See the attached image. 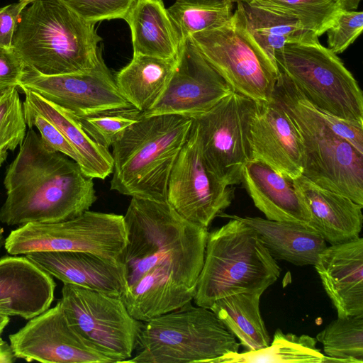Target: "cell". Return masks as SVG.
<instances>
[{"mask_svg": "<svg viewBox=\"0 0 363 363\" xmlns=\"http://www.w3.org/2000/svg\"><path fill=\"white\" fill-rule=\"evenodd\" d=\"M127 242L118 258L121 299L146 322L191 302L202 269L208 229L182 218L166 201L132 197L123 216Z\"/></svg>", "mask_w": 363, "mask_h": 363, "instance_id": "obj_1", "label": "cell"}, {"mask_svg": "<svg viewBox=\"0 0 363 363\" xmlns=\"http://www.w3.org/2000/svg\"><path fill=\"white\" fill-rule=\"evenodd\" d=\"M4 184L6 199L0 221L7 225L67 220L96 200L93 179L77 162L50 149L33 128L8 166Z\"/></svg>", "mask_w": 363, "mask_h": 363, "instance_id": "obj_2", "label": "cell"}, {"mask_svg": "<svg viewBox=\"0 0 363 363\" xmlns=\"http://www.w3.org/2000/svg\"><path fill=\"white\" fill-rule=\"evenodd\" d=\"M95 24L57 0H34L20 14L12 48L26 69L43 75L85 72L102 56Z\"/></svg>", "mask_w": 363, "mask_h": 363, "instance_id": "obj_3", "label": "cell"}, {"mask_svg": "<svg viewBox=\"0 0 363 363\" xmlns=\"http://www.w3.org/2000/svg\"><path fill=\"white\" fill-rule=\"evenodd\" d=\"M192 122L179 115L143 116L127 128L112 145L111 189L166 201L169 177Z\"/></svg>", "mask_w": 363, "mask_h": 363, "instance_id": "obj_4", "label": "cell"}, {"mask_svg": "<svg viewBox=\"0 0 363 363\" xmlns=\"http://www.w3.org/2000/svg\"><path fill=\"white\" fill-rule=\"evenodd\" d=\"M273 99L298 131L303 150L301 175L363 206V153L335 134L318 110L279 72Z\"/></svg>", "mask_w": 363, "mask_h": 363, "instance_id": "obj_5", "label": "cell"}, {"mask_svg": "<svg viewBox=\"0 0 363 363\" xmlns=\"http://www.w3.org/2000/svg\"><path fill=\"white\" fill-rule=\"evenodd\" d=\"M208 233L204 261L193 301L208 308L217 300L240 293H261L279 277L281 269L257 232L232 215Z\"/></svg>", "mask_w": 363, "mask_h": 363, "instance_id": "obj_6", "label": "cell"}, {"mask_svg": "<svg viewBox=\"0 0 363 363\" xmlns=\"http://www.w3.org/2000/svg\"><path fill=\"white\" fill-rule=\"evenodd\" d=\"M240 343L210 309L189 302L142 322L133 363H214Z\"/></svg>", "mask_w": 363, "mask_h": 363, "instance_id": "obj_7", "label": "cell"}, {"mask_svg": "<svg viewBox=\"0 0 363 363\" xmlns=\"http://www.w3.org/2000/svg\"><path fill=\"white\" fill-rule=\"evenodd\" d=\"M284 75L316 109L363 123V94L337 55L319 40L286 45L275 55Z\"/></svg>", "mask_w": 363, "mask_h": 363, "instance_id": "obj_8", "label": "cell"}, {"mask_svg": "<svg viewBox=\"0 0 363 363\" xmlns=\"http://www.w3.org/2000/svg\"><path fill=\"white\" fill-rule=\"evenodd\" d=\"M189 38L233 91L255 101L272 99L279 77L277 65L255 41L236 8L223 25Z\"/></svg>", "mask_w": 363, "mask_h": 363, "instance_id": "obj_9", "label": "cell"}, {"mask_svg": "<svg viewBox=\"0 0 363 363\" xmlns=\"http://www.w3.org/2000/svg\"><path fill=\"white\" fill-rule=\"evenodd\" d=\"M126 242L123 216L88 210L65 221L19 225L11 231L4 247L12 255L37 251L85 252L118 260Z\"/></svg>", "mask_w": 363, "mask_h": 363, "instance_id": "obj_10", "label": "cell"}, {"mask_svg": "<svg viewBox=\"0 0 363 363\" xmlns=\"http://www.w3.org/2000/svg\"><path fill=\"white\" fill-rule=\"evenodd\" d=\"M256 101L233 91L211 110L193 118L207 169L220 182H242L252 160L250 126Z\"/></svg>", "mask_w": 363, "mask_h": 363, "instance_id": "obj_11", "label": "cell"}, {"mask_svg": "<svg viewBox=\"0 0 363 363\" xmlns=\"http://www.w3.org/2000/svg\"><path fill=\"white\" fill-rule=\"evenodd\" d=\"M61 294L59 301L69 325L86 343L112 362L131 358L142 322L121 298L72 284H64Z\"/></svg>", "mask_w": 363, "mask_h": 363, "instance_id": "obj_12", "label": "cell"}, {"mask_svg": "<svg viewBox=\"0 0 363 363\" xmlns=\"http://www.w3.org/2000/svg\"><path fill=\"white\" fill-rule=\"evenodd\" d=\"M233 198L234 188L218 181L207 169L192 122L169 177L167 201L182 218L208 229Z\"/></svg>", "mask_w": 363, "mask_h": 363, "instance_id": "obj_13", "label": "cell"}, {"mask_svg": "<svg viewBox=\"0 0 363 363\" xmlns=\"http://www.w3.org/2000/svg\"><path fill=\"white\" fill-rule=\"evenodd\" d=\"M17 89L34 91L77 117L132 106L120 93L102 56L95 67L82 73L48 76L26 69Z\"/></svg>", "mask_w": 363, "mask_h": 363, "instance_id": "obj_14", "label": "cell"}, {"mask_svg": "<svg viewBox=\"0 0 363 363\" xmlns=\"http://www.w3.org/2000/svg\"><path fill=\"white\" fill-rule=\"evenodd\" d=\"M177 65L164 92L144 116L174 114L194 118L233 90L203 58L189 37L181 42Z\"/></svg>", "mask_w": 363, "mask_h": 363, "instance_id": "obj_15", "label": "cell"}, {"mask_svg": "<svg viewBox=\"0 0 363 363\" xmlns=\"http://www.w3.org/2000/svg\"><path fill=\"white\" fill-rule=\"evenodd\" d=\"M16 358L43 363H111L69 325L60 302L9 335Z\"/></svg>", "mask_w": 363, "mask_h": 363, "instance_id": "obj_16", "label": "cell"}, {"mask_svg": "<svg viewBox=\"0 0 363 363\" xmlns=\"http://www.w3.org/2000/svg\"><path fill=\"white\" fill-rule=\"evenodd\" d=\"M252 159L260 160L294 181L302 174L301 138L291 118L273 98L256 101L251 121Z\"/></svg>", "mask_w": 363, "mask_h": 363, "instance_id": "obj_17", "label": "cell"}, {"mask_svg": "<svg viewBox=\"0 0 363 363\" xmlns=\"http://www.w3.org/2000/svg\"><path fill=\"white\" fill-rule=\"evenodd\" d=\"M337 317L363 314V239L330 245L313 265Z\"/></svg>", "mask_w": 363, "mask_h": 363, "instance_id": "obj_18", "label": "cell"}, {"mask_svg": "<svg viewBox=\"0 0 363 363\" xmlns=\"http://www.w3.org/2000/svg\"><path fill=\"white\" fill-rule=\"evenodd\" d=\"M25 256L64 284L121 298L125 284L118 260L85 252H31Z\"/></svg>", "mask_w": 363, "mask_h": 363, "instance_id": "obj_19", "label": "cell"}, {"mask_svg": "<svg viewBox=\"0 0 363 363\" xmlns=\"http://www.w3.org/2000/svg\"><path fill=\"white\" fill-rule=\"evenodd\" d=\"M293 184L309 213L311 228L327 242L333 245L359 237L363 206L321 188L302 175Z\"/></svg>", "mask_w": 363, "mask_h": 363, "instance_id": "obj_20", "label": "cell"}, {"mask_svg": "<svg viewBox=\"0 0 363 363\" xmlns=\"http://www.w3.org/2000/svg\"><path fill=\"white\" fill-rule=\"evenodd\" d=\"M56 284L52 276L26 256L0 258V301L13 315L30 320L51 306Z\"/></svg>", "mask_w": 363, "mask_h": 363, "instance_id": "obj_21", "label": "cell"}, {"mask_svg": "<svg viewBox=\"0 0 363 363\" xmlns=\"http://www.w3.org/2000/svg\"><path fill=\"white\" fill-rule=\"evenodd\" d=\"M241 183L255 206L267 219L298 224L313 230L309 213L293 181L264 162L252 160L244 167Z\"/></svg>", "mask_w": 363, "mask_h": 363, "instance_id": "obj_22", "label": "cell"}, {"mask_svg": "<svg viewBox=\"0 0 363 363\" xmlns=\"http://www.w3.org/2000/svg\"><path fill=\"white\" fill-rule=\"evenodd\" d=\"M235 8L255 41L276 65L275 55L286 45L319 40L296 17L286 11L252 0L238 2Z\"/></svg>", "mask_w": 363, "mask_h": 363, "instance_id": "obj_23", "label": "cell"}, {"mask_svg": "<svg viewBox=\"0 0 363 363\" xmlns=\"http://www.w3.org/2000/svg\"><path fill=\"white\" fill-rule=\"evenodd\" d=\"M124 20L133 54L177 58L182 40L162 0H134Z\"/></svg>", "mask_w": 363, "mask_h": 363, "instance_id": "obj_24", "label": "cell"}, {"mask_svg": "<svg viewBox=\"0 0 363 363\" xmlns=\"http://www.w3.org/2000/svg\"><path fill=\"white\" fill-rule=\"evenodd\" d=\"M25 102L47 118L61 132L79 157L84 174L92 179H104L113 172V160L108 149L93 140L77 117L69 111L45 99L30 90H23Z\"/></svg>", "mask_w": 363, "mask_h": 363, "instance_id": "obj_25", "label": "cell"}, {"mask_svg": "<svg viewBox=\"0 0 363 363\" xmlns=\"http://www.w3.org/2000/svg\"><path fill=\"white\" fill-rule=\"evenodd\" d=\"M253 228L274 259L296 266L314 265L327 242L304 226L259 217L232 215Z\"/></svg>", "mask_w": 363, "mask_h": 363, "instance_id": "obj_26", "label": "cell"}, {"mask_svg": "<svg viewBox=\"0 0 363 363\" xmlns=\"http://www.w3.org/2000/svg\"><path fill=\"white\" fill-rule=\"evenodd\" d=\"M177 61V58L133 54L131 61L117 73L116 86L130 105L144 113L154 106L164 92Z\"/></svg>", "mask_w": 363, "mask_h": 363, "instance_id": "obj_27", "label": "cell"}, {"mask_svg": "<svg viewBox=\"0 0 363 363\" xmlns=\"http://www.w3.org/2000/svg\"><path fill=\"white\" fill-rule=\"evenodd\" d=\"M261 293H240L221 298L209 308L245 351L269 345L271 339L259 310Z\"/></svg>", "mask_w": 363, "mask_h": 363, "instance_id": "obj_28", "label": "cell"}, {"mask_svg": "<svg viewBox=\"0 0 363 363\" xmlns=\"http://www.w3.org/2000/svg\"><path fill=\"white\" fill-rule=\"evenodd\" d=\"M317 342L310 335L284 333L278 328L269 346L241 353H228L214 363H330V357L316 347Z\"/></svg>", "mask_w": 363, "mask_h": 363, "instance_id": "obj_29", "label": "cell"}, {"mask_svg": "<svg viewBox=\"0 0 363 363\" xmlns=\"http://www.w3.org/2000/svg\"><path fill=\"white\" fill-rule=\"evenodd\" d=\"M234 4L228 0H176L167 10L182 40L225 23Z\"/></svg>", "mask_w": 363, "mask_h": 363, "instance_id": "obj_30", "label": "cell"}, {"mask_svg": "<svg viewBox=\"0 0 363 363\" xmlns=\"http://www.w3.org/2000/svg\"><path fill=\"white\" fill-rule=\"evenodd\" d=\"M330 363H363V314L338 318L316 335Z\"/></svg>", "mask_w": 363, "mask_h": 363, "instance_id": "obj_31", "label": "cell"}, {"mask_svg": "<svg viewBox=\"0 0 363 363\" xmlns=\"http://www.w3.org/2000/svg\"><path fill=\"white\" fill-rule=\"evenodd\" d=\"M286 11L296 17L303 27L318 38L343 11V0H252Z\"/></svg>", "mask_w": 363, "mask_h": 363, "instance_id": "obj_32", "label": "cell"}, {"mask_svg": "<svg viewBox=\"0 0 363 363\" xmlns=\"http://www.w3.org/2000/svg\"><path fill=\"white\" fill-rule=\"evenodd\" d=\"M133 106L97 112L77 117L89 136L99 145L108 149L124 130L143 117Z\"/></svg>", "mask_w": 363, "mask_h": 363, "instance_id": "obj_33", "label": "cell"}, {"mask_svg": "<svg viewBox=\"0 0 363 363\" xmlns=\"http://www.w3.org/2000/svg\"><path fill=\"white\" fill-rule=\"evenodd\" d=\"M26 125L18 90L11 87L0 95V167L8 151H13L23 143Z\"/></svg>", "mask_w": 363, "mask_h": 363, "instance_id": "obj_34", "label": "cell"}, {"mask_svg": "<svg viewBox=\"0 0 363 363\" xmlns=\"http://www.w3.org/2000/svg\"><path fill=\"white\" fill-rule=\"evenodd\" d=\"M84 20L96 23L103 20L124 19L134 0H57Z\"/></svg>", "mask_w": 363, "mask_h": 363, "instance_id": "obj_35", "label": "cell"}, {"mask_svg": "<svg viewBox=\"0 0 363 363\" xmlns=\"http://www.w3.org/2000/svg\"><path fill=\"white\" fill-rule=\"evenodd\" d=\"M363 29L362 11L343 10L326 30L328 48L336 55L343 52Z\"/></svg>", "mask_w": 363, "mask_h": 363, "instance_id": "obj_36", "label": "cell"}, {"mask_svg": "<svg viewBox=\"0 0 363 363\" xmlns=\"http://www.w3.org/2000/svg\"><path fill=\"white\" fill-rule=\"evenodd\" d=\"M23 114L28 128L35 127L42 140L50 149L61 152L79 163V157L61 132L43 114L23 103Z\"/></svg>", "mask_w": 363, "mask_h": 363, "instance_id": "obj_37", "label": "cell"}, {"mask_svg": "<svg viewBox=\"0 0 363 363\" xmlns=\"http://www.w3.org/2000/svg\"><path fill=\"white\" fill-rule=\"evenodd\" d=\"M25 70L13 48H0V95L11 87H17Z\"/></svg>", "mask_w": 363, "mask_h": 363, "instance_id": "obj_38", "label": "cell"}, {"mask_svg": "<svg viewBox=\"0 0 363 363\" xmlns=\"http://www.w3.org/2000/svg\"><path fill=\"white\" fill-rule=\"evenodd\" d=\"M318 111L335 134L346 140L363 153V123L342 119L325 112Z\"/></svg>", "mask_w": 363, "mask_h": 363, "instance_id": "obj_39", "label": "cell"}, {"mask_svg": "<svg viewBox=\"0 0 363 363\" xmlns=\"http://www.w3.org/2000/svg\"><path fill=\"white\" fill-rule=\"evenodd\" d=\"M28 4L18 1L0 8V48L12 49V41L18 20Z\"/></svg>", "mask_w": 363, "mask_h": 363, "instance_id": "obj_40", "label": "cell"}, {"mask_svg": "<svg viewBox=\"0 0 363 363\" xmlns=\"http://www.w3.org/2000/svg\"><path fill=\"white\" fill-rule=\"evenodd\" d=\"M16 357L7 342L0 340V363H13Z\"/></svg>", "mask_w": 363, "mask_h": 363, "instance_id": "obj_41", "label": "cell"}, {"mask_svg": "<svg viewBox=\"0 0 363 363\" xmlns=\"http://www.w3.org/2000/svg\"><path fill=\"white\" fill-rule=\"evenodd\" d=\"M361 0H343L345 10H356Z\"/></svg>", "mask_w": 363, "mask_h": 363, "instance_id": "obj_42", "label": "cell"}, {"mask_svg": "<svg viewBox=\"0 0 363 363\" xmlns=\"http://www.w3.org/2000/svg\"><path fill=\"white\" fill-rule=\"evenodd\" d=\"M0 313L12 316V313L9 309V303L6 301H0Z\"/></svg>", "mask_w": 363, "mask_h": 363, "instance_id": "obj_43", "label": "cell"}, {"mask_svg": "<svg viewBox=\"0 0 363 363\" xmlns=\"http://www.w3.org/2000/svg\"><path fill=\"white\" fill-rule=\"evenodd\" d=\"M9 320V315L0 313V340L1 339V335L6 326L8 325Z\"/></svg>", "mask_w": 363, "mask_h": 363, "instance_id": "obj_44", "label": "cell"}, {"mask_svg": "<svg viewBox=\"0 0 363 363\" xmlns=\"http://www.w3.org/2000/svg\"><path fill=\"white\" fill-rule=\"evenodd\" d=\"M4 241H5V239L4 237V228H2L1 225V221H0V251L2 248V247L4 245Z\"/></svg>", "mask_w": 363, "mask_h": 363, "instance_id": "obj_45", "label": "cell"}, {"mask_svg": "<svg viewBox=\"0 0 363 363\" xmlns=\"http://www.w3.org/2000/svg\"><path fill=\"white\" fill-rule=\"evenodd\" d=\"M228 1H230L231 2H233L234 4H237L238 2H240L242 0H228Z\"/></svg>", "mask_w": 363, "mask_h": 363, "instance_id": "obj_46", "label": "cell"}, {"mask_svg": "<svg viewBox=\"0 0 363 363\" xmlns=\"http://www.w3.org/2000/svg\"><path fill=\"white\" fill-rule=\"evenodd\" d=\"M19 1H20L27 2V3H28V4H29L30 2H31V1H34V0H19Z\"/></svg>", "mask_w": 363, "mask_h": 363, "instance_id": "obj_47", "label": "cell"}]
</instances>
